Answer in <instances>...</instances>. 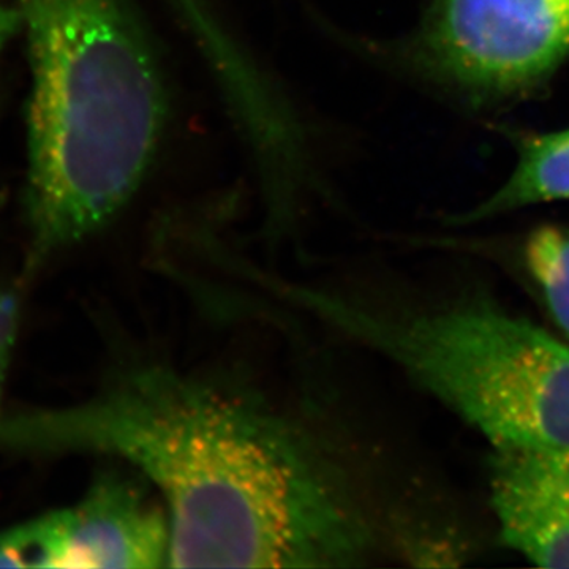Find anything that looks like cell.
I'll use <instances>...</instances> for the list:
<instances>
[{
	"label": "cell",
	"mask_w": 569,
	"mask_h": 569,
	"mask_svg": "<svg viewBox=\"0 0 569 569\" xmlns=\"http://www.w3.org/2000/svg\"><path fill=\"white\" fill-rule=\"evenodd\" d=\"M20 323V299L14 291H0V397L9 370ZM2 415V413H0Z\"/></svg>",
	"instance_id": "9c48e42d"
},
{
	"label": "cell",
	"mask_w": 569,
	"mask_h": 569,
	"mask_svg": "<svg viewBox=\"0 0 569 569\" xmlns=\"http://www.w3.org/2000/svg\"><path fill=\"white\" fill-rule=\"evenodd\" d=\"M22 32V17L17 3L0 0V52L6 50L11 39Z\"/></svg>",
	"instance_id": "30bf717a"
},
{
	"label": "cell",
	"mask_w": 569,
	"mask_h": 569,
	"mask_svg": "<svg viewBox=\"0 0 569 569\" xmlns=\"http://www.w3.org/2000/svg\"><path fill=\"white\" fill-rule=\"evenodd\" d=\"M490 503L508 548L545 568H569V448L496 447Z\"/></svg>",
	"instance_id": "8992f818"
},
{
	"label": "cell",
	"mask_w": 569,
	"mask_h": 569,
	"mask_svg": "<svg viewBox=\"0 0 569 569\" xmlns=\"http://www.w3.org/2000/svg\"><path fill=\"white\" fill-rule=\"evenodd\" d=\"M167 509L140 475L107 471L70 507L0 530V568L168 567Z\"/></svg>",
	"instance_id": "5b68a950"
},
{
	"label": "cell",
	"mask_w": 569,
	"mask_h": 569,
	"mask_svg": "<svg viewBox=\"0 0 569 569\" xmlns=\"http://www.w3.org/2000/svg\"><path fill=\"white\" fill-rule=\"evenodd\" d=\"M28 43L26 272L100 233L151 174L170 119L134 0H14Z\"/></svg>",
	"instance_id": "7a4b0ae2"
},
{
	"label": "cell",
	"mask_w": 569,
	"mask_h": 569,
	"mask_svg": "<svg viewBox=\"0 0 569 569\" xmlns=\"http://www.w3.org/2000/svg\"><path fill=\"white\" fill-rule=\"evenodd\" d=\"M569 54V0H436L417 58L479 97L512 96Z\"/></svg>",
	"instance_id": "277c9868"
},
{
	"label": "cell",
	"mask_w": 569,
	"mask_h": 569,
	"mask_svg": "<svg viewBox=\"0 0 569 569\" xmlns=\"http://www.w3.org/2000/svg\"><path fill=\"white\" fill-rule=\"evenodd\" d=\"M0 451L133 468L167 509L171 568H351L376 546L331 440L211 373L127 367L74 406L0 415Z\"/></svg>",
	"instance_id": "6da1fadb"
},
{
	"label": "cell",
	"mask_w": 569,
	"mask_h": 569,
	"mask_svg": "<svg viewBox=\"0 0 569 569\" xmlns=\"http://www.w3.org/2000/svg\"><path fill=\"white\" fill-rule=\"evenodd\" d=\"M526 257L550 313L569 335V230L541 228L531 234Z\"/></svg>",
	"instance_id": "ba28073f"
},
{
	"label": "cell",
	"mask_w": 569,
	"mask_h": 569,
	"mask_svg": "<svg viewBox=\"0 0 569 569\" xmlns=\"http://www.w3.org/2000/svg\"><path fill=\"white\" fill-rule=\"evenodd\" d=\"M569 198V130L531 137L522 142L518 168L507 186L466 213L458 223L478 222L523 206Z\"/></svg>",
	"instance_id": "52a82bcc"
},
{
	"label": "cell",
	"mask_w": 569,
	"mask_h": 569,
	"mask_svg": "<svg viewBox=\"0 0 569 569\" xmlns=\"http://www.w3.org/2000/svg\"><path fill=\"white\" fill-rule=\"evenodd\" d=\"M242 276L284 306L391 359L493 448H569V346L488 302L421 316L380 312L336 288L247 263Z\"/></svg>",
	"instance_id": "3957f363"
}]
</instances>
